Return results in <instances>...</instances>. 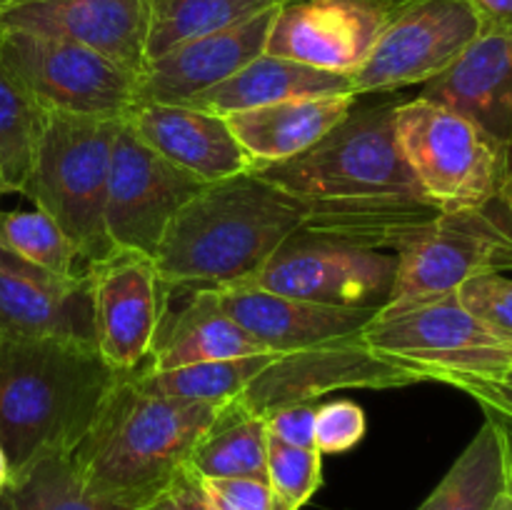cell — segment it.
I'll use <instances>...</instances> for the list:
<instances>
[{"label":"cell","instance_id":"1","mask_svg":"<svg viewBox=\"0 0 512 510\" xmlns=\"http://www.w3.org/2000/svg\"><path fill=\"white\" fill-rule=\"evenodd\" d=\"M400 100L358 103L320 143L285 163L260 165L263 178L308 205V233L390 250L440 210L425 200L395 140Z\"/></svg>","mask_w":512,"mask_h":510},{"label":"cell","instance_id":"2","mask_svg":"<svg viewBox=\"0 0 512 510\" xmlns=\"http://www.w3.org/2000/svg\"><path fill=\"white\" fill-rule=\"evenodd\" d=\"M305 220L303 200L245 170L193 195L170 220L153 260L170 288L245 283Z\"/></svg>","mask_w":512,"mask_h":510},{"label":"cell","instance_id":"3","mask_svg":"<svg viewBox=\"0 0 512 510\" xmlns=\"http://www.w3.org/2000/svg\"><path fill=\"white\" fill-rule=\"evenodd\" d=\"M118 375L93 343L0 335V448L10 483L43 458L73 453Z\"/></svg>","mask_w":512,"mask_h":510},{"label":"cell","instance_id":"4","mask_svg":"<svg viewBox=\"0 0 512 510\" xmlns=\"http://www.w3.org/2000/svg\"><path fill=\"white\" fill-rule=\"evenodd\" d=\"M220 408L168 398L120 373L70 463L90 493L135 510L190 465Z\"/></svg>","mask_w":512,"mask_h":510},{"label":"cell","instance_id":"5","mask_svg":"<svg viewBox=\"0 0 512 510\" xmlns=\"http://www.w3.org/2000/svg\"><path fill=\"white\" fill-rule=\"evenodd\" d=\"M120 125L123 120L48 113L20 193L55 220L83 270L113 250L105 230V195Z\"/></svg>","mask_w":512,"mask_h":510},{"label":"cell","instance_id":"6","mask_svg":"<svg viewBox=\"0 0 512 510\" xmlns=\"http://www.w3.org/2000/svg\"><path fill=\"white\" fill-rule=\"evenodd\" d=\"M363 340L385 358L420 370L428 383L503 378L512 370V340L475 318L458 293L390 300L365 325Z\"/></svg>","mask_w":512,"mask_h":510},{"label":"cell","instance_id":"7","mask_svg":"<svg viewBox=\"0 0 512 510\" xmlns=\"http://www.w3.org/2000/svg\"><path fill=\"white\" fill-rule=\"evenodd\" d=\"M395 140L425 200L440 213L495 203L500 150L463 113L423 95L400 100Z\"/></svg>","mask_w":512,"mask_h":510},{"label":"cell","instance_id":"8","mask_svg":"<svg viewBox=\"0 0 512 510\" xmlns=\"http://www.w3.org/2000/svg\"><path fill=\"white\" fill-rule=\"evenodd\" d=\"M393 253L390 300L443 298L480 275L512 270V225L495 203L448 210L408 230Z\"/></svg>","mask_w":512,"mask_h":510},{"label":"cell","instance_id":"9","mask_svg":"<svg viewBox=\"0 0 512 510\" xmlns=\"http://www.w3.org/2000/svg\"><path fill=\"white\" fill-rule=\"evenodd\" d=\"M0 55L45 113L123 120L138 75L68 40L0 30Z\"/></svg>","mask_w":512,"mask_h":510},{"label":"cell","instance_id":"10","mask_svg":"<svg viewBox=\"0 0 512 510\" xmlns=\"http://www.w3.org/2000/svg\"><path fill=\"white\" fill-rule=\"evenodd\" d=\"M395 270L390 250L298 230L245 285L335 308L380 310L393 295Z\"/></svg>","mask_w":512,"mask_h":510},{"label":"cell","instance_id":"11","mask_svg":"<svg viewBox=\"0 0 512 510\" xmlns=\"http://www.w3.org/2000/svg\"><path fill=\"white\" fill-rule=\"evenodd\" d=\"M478 38L480 20L465 0H408L395 8L368 60L350 75L353 95H388L430 83Z\"/></svg>","mask_w":512,"mask_h":510},{"label":"cell","instance_id":"12","mask_svg":"<svg viewBox=\"0 0 512 510\" xmlns=\"http://www.w3.org/2000/svg\"><path fill=\"white\" fill-rule=\"evenodd\" d=\"M428 383L420 370L370 348L363 333L315 348L278 353L258 378L233 400L250 415L265 418L293 403H318L338 390H385Z\"/></svg>","mask_w":512,"mask_h":510},{"label":"cell","instance_id":"13","mask_svg":"<svg viewBox=\"0 0 512 510\" xmlns=\"http://www.w3.org/2000/svg\"><path fill=\"white\" fill-rule=\"evenodd\" d=\"M205 185L120 125L105 195V230L113 248L155 255L170 220Z\"/></svg>","mask_w":512,"mask_h":510},{"label":"cell","instance_id":"14","mask_svg":"<svg viewBox=\"0 0 512 510\" xmlns=\"http://www.w3.org/2000/svg\"><path fill=\"white\" fill-rule=\"evenodd\" d=\"M95 348L118 373L143 368L170 300L153 255L113 248L88 268Z\"/></svg>","mask_w":512,"mask_h":510},{"label":"cell","instance_id":"15","mask_svg":"<svg viewBox=\"0 0 512 510\" xmlns=\"http://www.w3.org/2000/svg\"><path fill=\"white\" fill-rule=\"evenodd\" d=\"M398 5L383 0H285L265 53L353 75L368 60Z\"/></svg>","mask_w":512,"mask_h":510},{"label":"cell","instance_id":"16","mask_svg":"<svg viewBox=\"0 0 512 510\" xmlns=\"http://www.w3.org/2000/svg\"><path fill=\"white\" fill-rule=\"evenodd\" d=\"M0 30L68 40L140 75L148 0H18L0 10Z\"/></svg>","mask_w":512,"mask_h":510},{"label":"cell","instance_id":"17","mask_svg":"<svg viewBox=\"0 0 512 510\" xmlns=\"http://www.w3.org/2000/svg\"><path fill=\"white\" fill-rule=\"evenodd\" d=\"M0 335L95 345L88 270L55 275L0 248Z\"/></svg>","mask_w":512,"mask_h":510},{"label":"cell","instance_id":"18","mask_svg":"<svg viewBox=\"0 0 512 510\" xmlns=\"http://www.w3.org/2000/svg\"><path fill=\"white\" fill-rule=\"evenodd\" d=\"M278 8L265 10L225 30L185 40L145 60L138 75L135 100L188 103L195 95L228 80L243 65L265 53L270 25Z\"/></svg>","mask_w":512,"mask_h":510},{"label":"cell","instance_id":"19","mask_svg":"<svg viewBox=\"0 0 512 510\" xmlns=\"http://www.w3.org/2000/svg\"><path fill=\"white\" fill-rule=\"evenodd\" d=\"M123 123L148 148L203 183L233 178L255 168L235 140L228 118L190 103L135 100Z\"/></svg>","mask_w":512,"mask_h":510},{"label":"cell","instance_id":"20","mask_svg":"<svg viewBox=\"0 0 512 510\" xmlns=\"http://www.w3.org/2000/svg\"><path fill=\"white\" fill-rule=\"evenodd\" d=\"M215 290L220 308L268 353H293L360 335L378 310L335 308L235 283Z\"/></svg>","mask_w":512,"mask_h":510},{"label":"cell","instance_id":"21","mask_svg":"<svg viewBox=\"0 0 512 510\" xmlns=\"http://www.w3.org/2000/svg\"><path fill=\"white\" fill-rule=\"evenodd\" d=\"M420 95L480 125L500 153L512 148V35H480Z\"/></svg>","mask_w":512,"mask_h":510},{"label":"cell","instance_id":"22","mask_svg":"<svg viewBox=\"0 0 512 510\" xmlns=\"http://www.w3.org/2000/svg\"><path fill=\"white\" fill-rule=\"evenodd\" d=\"M358 103V95H313L225 115L255 168L285 163L325 138Z\"/></svg>","mask_w":512,"mask_h":510},{"label":"cell","instance_id":"23","mask_svg":"<svg viewBox=\"0 0 512 510\" xmlns=\"http://www.w3.org/2000/svg\"><path fill=\"white\" fill-rule=\"evenodd\" d=\"M185 290H190V295L183 308L175 313L165 308L150 358L143 365L145 370H173L268 353L230 315H225L213 288Z\"/></svg>","mask_w":512,"mask_h":510},{"label":"cell","instance_id":"24","mask_svg":"<svg viewBox=\"0 0 512 510\" xmlns=\"http://www.w3.org/2000/svg\"><path fill=\"white\" fill-rule=\"evenodd\" d=\"M343 93H353L350 75L310 68V65L295 63V60L263 53L243 65L238 73L230 75L228 80L195 95L188 103L195 108L210 110V113L233 115L240 110L280 103V100Z\"/></svg>","mask_w":512,"mask_h":510},{"label":"cell","instance_id":"25","mask_svg":"<svg viewBox=\"0 0 512 510\" xmlns=\"http://www.w3.org/2000/svg\"><path fill=\"white\" fill-rule=\"evenodd\" d=\"M268 463V428L260 415H250L230 400L200 438L190 455V468L200 478H260Z\"/></svg>","mask_w":512,"mask_h":510},{"label":"cell","instance_id":"26","mask_svg":"<svg viewBox=\"0 0 512 510\" xmlns=\"http://www.w3.org/2000/svg\"><path fill=\"white\" fill-rule=\"evenodd\" d=\"M503 490V448L498 430L485 418L443 480L415 510H490Z\"/></svg>","mask_w":512,"mask_h":510},{"label":"cell","instance_id":"27","mask_svg":"<svg viewBox=\"0 0 512 510\" xmlns=\"http://www.w3.org/2000/svg\"><path fill=\"white\" fill-rule=\"evenodd\" d=\"M283 3L285 0H148L145 60L185 40L225 30Z\"/></svg>","mask_w":512,"mask_h":510},{"label":"cell","instance_id":"28","mask_svg":"<svg viewBox=\"0 0 512 510\" xmlns=\"http://www.w3.org/2000/svg\"><path fill=\"white\" fill-rule=\"evenodd\" d=\"M275 355L278 353H260L248 355V358L195 363L173 370L138 368L133 370V373L145 388L155 390V393L160 395H168V398L190 400V403L228 405L230 400L238 398V395L258 378L260 370H263Z\"/></svg>","mask_w":512,"mask_h":510},{"label":"cell","instance_id":"29","mask_svg":"<svg viewBox=\"0 0 512 510\" xmlns=\"http://www.w3.org/2000/svg\"><path fill=\"white\" fill-rule=\"evenodd\" d=\"M45 120L48 113L0 55V170L13 195L23 193Z\"/></svg>","mask_w":512,"mask_h":510},{"label":"cell","instance_id":"30","mask_svg":"<svg viewBox=\"0 0 512 510\" xmlns=\"http://www.w3.org/2000/svg\"><path fill=\"white\" fill-rule=\"evenodd\" d=\"M10 510H128L80 483L70 455H50L10 483Z\"/></svg>","mask_w":512,"mask_h":510},{"label":"cell","instance_id":"31","mask_svg":"<svg viewBox=\"0 0 512 510\" xmlns=\"http://www.w3.org/2000/svg\"><path fill=\"white\" fill-rule=\"evenodd\" d=\"M0 248L55 275L85 273L63 230L35 205L13 210L0 208Z\"/></svg>","mask_w":512,"mask_h":510},{"label":"cell","instance_id":"32","mask_svg":"<svg viewBox=\"0 0 512 510\" xmlns=\"http://www.w3.org/2000/svg\"><path fill=\"white\" fill-rule=\"evenodd\" d=\"M265 480L285 510H303L323 485V455L315 448H298L268 435Z\"/></svg>","mask_w":512,"mask_h":510},{"label":"cell","instance_id":"33","mask_svg":"<svg viewBox=\"0 0 512 510\" xmlns=\"http://www.w3.org/2000/svg\"><path fill=\"white\" fill-rule=\"evenodd\" d=\"M458 298L475 318L512 340V278L503 273L480 275L458 290Z\"/></svg>","mask_w":512,"mask_h":510},{"label":"cell","instance_id":"34","mask_svg":"<svg viewBox=\"0 0 512 510\" xmlns=\"http://www.w3.org/2000/svg\"><path fill=\"white\" fill-rule=\"evenodd\" d=\"M365 413L353 400H333V403L318 405L315 415V450L320 455L348 453L350 448L363 440Z\"/></svg>","mask_w":512,"mask_h":510},{"label":"cell","instance_id":"35","mask_svg":"<svg viewBox=\"0 0 512 510\" xmlns=\"http://www.w3.org/2000/svg\"><path fill=\"white\" fill-rule=\"evenodd\" d=\"M210 510H285L275 500L268 480L200 478Z\"/></svg>","mask_w":512,"mask_h":510},{"label":"cell","instance_id":"36","mask_svg":"<svg viewBox=\"0 0 512 510\" xmlns=\"http://www.w3.org/2000/svg\"><path fill=\"white\" fill-rule=\"evenodd\" d=\"M315 415L318 403H293L273 410L263 420L270 438L298 448H315Z\"/></svg>","mask_w":512,"mask_h":510},{"label":"cell","instance_id":"37","mask_svg":"<svg viewBox=\"0 0 512 510\" xmlns=\"http://www.w3.org/2000/svg\"><path fill=\"white\" fill-rule=\"evenodd\" d=\"M135 510H210V505L205 500L200 475L190 465H185L158 495Z\"/></svg>","mask_w":512,"mask_h":510},{"label":"cell","instance_id":"38","mask_svg":"<svg viewBox=\"0 0 512 510\" xmlns=\"http://www.w3.org/2000/svg\"><path fill=\"white\" fill-rule=\"evenodd\" d=\"M453 388L463 390L465 395L475 400L483 410L490 413H500L512 420V378H470V380H455Z\"/></svg>","mask_w":512,"mask_h":510},{"label":"cell","instance_id":"39","mask_svg":"<svg viewBox=\"0 0 512 510\" xmlns=\"http://www.w3.org/2000/svg\"><path fill=\"white\" fill-rule=\"evenodd\" d=\"M480 20V35H512V0H465Z\"/></svg>","mask_w":512,"mask_h":510},{"label":"cell","instance_id":"40","mask_svg":"<svg viewBox=\"0 0 512 510\" xmlns=\"http://www.w3.org/2000/svg\"><path fill=\"white\" fill-rule=\"evenodd\" d=\"M485 418L495 425L500 438V448H503V468H505V493L512 498V420L505 418L500 413H490V410H483Z\"/></svg>","mask_w":512,"mask_h":510},{"label":"cell","instance_id":"41","mask_svg":"<svg viewBox=\"0 0 512 510\" xmlns=\"http://www.w3.org/2000/svg\"><path fill=\"white\" fill-rule=\"evenodd\" d=\"M495 205L503 210V215L512 225V148L500 153L498 170V193H495Z\"/></svg>","mask_w":512,"mask_h":510},{"label":"cell","instance_id":"42","mask_svg":"<svg viewBox=\"0 0 512 510\" xmlns=\"http://www.w3.org/2000/svg\"><path fill=\"white\" fill-rule=\"evenodd\" d=\"M8 488H10V465H8V458H5L3 448H0V498L8 493Z\"/></svg>","mask_w":512,"mask_h":510},{"label":"cell","instance_id":"43","mask_svg":"<svg viewBox=\"0 0 512 510\" xmlns=\"http://www.w3.org/2000/svg\"><path fill=\"white\" fill-rule=\"evenodd\" d=\"M490 510H512V498L503 490V493H500L498 498H495L493 508H490Z\"/></svg>","mask_w":512,"mask_h":510},{"label":"cell","instance_id":"44","mask_svg":"<svg viewBox=\"0 0 512 510\" xmlns=\"http://www.w3.org/2000/svg\"><path fill=\"white\" fill-rule=\"evenodd\" d=\"M5 195H13V190H10L8 180H5L3 170H0V200H3V198H5Z\"/></svg>","mask_w":512,"mask_h":510},{"label":"cell","instance_id":"45","mask_svg":"<svg viewBox=\"0 0 512 510\" xmlns=\"http://www.w3.org/2000/svg\"><path fill=\"white\" fill-rule=\"evenodd\" d=\"M0 510H10V503H8V495H3V498H0Z\"/></svg>","mask_w":512,"mask_h":510},{"label":"cell","instance_id":"46","mask_svg":"<svg viewBox=\"0 0 512 510\" xmlns=\"http://www.w3.org/2000/svg\"><path fill=\"white\" fill-rule=\"evenodd\" d=\"M13 3H18V0H0V10L10 8V5H13Z\"/></svg>","mask_w":512,"mask_h":510},{"label":"cell","instance_id":"47","mask_svg":"<svg viewBox=\"0 0 512 510\" xmlns=\"http://www.w3.org/2000/svg\"><path fill=\"white\" fill-rule=\"evenodd\" d=\"M383 3H393V5H403V3H408V0H383Z\"/></svg>","mask_w":512,"mask_h":510},{"label":"cell","instance_id":"48","mask_svg":"<svg viewBox=\"0 0 512 510\" xmlns=\"http://www.w3.org/2000/svg\"><path fill=\"white\" fill-rule=\"evenodd\" d=\"M508 375H510V378H512V370H510V373H508Z\"/></svg>","mask_w":512,"mask_h":510}]
</instances>
